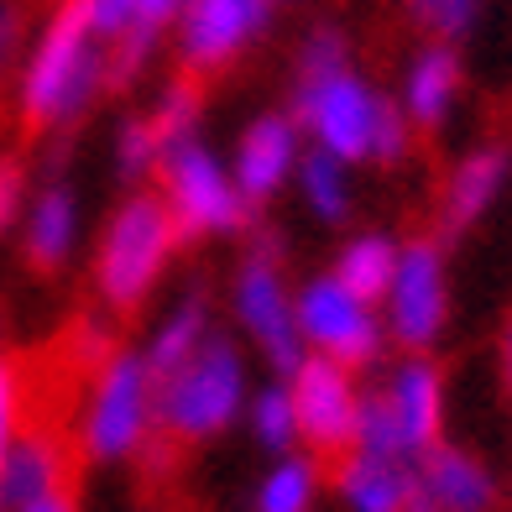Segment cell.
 <instances>
[{"mask_svg":"<svg viewBox=\"0 0 512 512\" xmlns=\"http://www.w3.org/2000/svg\"><path fill=\"white\" fill-rule=\"evenodd\" d=\"M110 89V48L89 37L74 0L42 21L16 63V115L32 131H68Z\"/></svg>","mask_w":512,"mask_h":512,"instance_id":"1","label":"cell"},{"mask_svg":"<svg viewBox=\"0 0 512 512\" xmlns=\"http://www.w3.org/2000/svg\"><path fill=\"white\" fill-rule=\"evenodd\" d=\"M246 398H251V351L215 324L189 361H178L157 377V434L168 445L204 450L230 429H241Z\"/></svg>","mask_w":512,"mask_h":512,"instance_id":"2","label":"cell"},{"mask_svg":"<svg viewBox=\"0 0 512 512\" xmlns=\"http://www.w3.org/2000/svg\"><path fill=\"white\" fill-rule=\"evenodd\" d=\"M157 371L142 345H110L89 366L74 413V455L89 465H131L157 445Z\"/></svg>","mask_w":512,"mask_h":512,"instance_id":"3","label":"cell"},{"mask_svg":"<svg viewBox=\"0 0 512 512\" xmlns=\"http://www.w3.org/2000/svg\"><path fill=\"white\" fill-rule=\"evenodd\" d=\"M178 230L157 189H126L121 204L105 215L95 251H89V288L110 314H136L162 288L168 267L178 262Z\"/></svg>","mask_w":512,"mask_h":512,"instance_id":"4","label":"cell"},{"mask_svg":"<svg viewBox=\"0 0 512 512\" xmlns=\"http://www.w3.org/2000/svg\"><path fill=\"white\" fill-rule=\"evenodd\" d=\"M157 199L168 204V220L178 230V241H225L251 230V204L236 189V173H230L225 152L209 142L204 131L168 142L157 157Z\"/></svg>","mask_w":512,"mask_h":512,"instance_id":"5","label":"cell"},{"mask_svg":"<svg viewBox=\"0 0 512 512\" xmlns=\"http://www.w3.org/2000/svg\"><path fill=\"white\" fill-rule=\"evenodd\" d=\"M225 309L230 324H236V340L272 377H283L304 356V340H298V324H293V283L283 267V241L272 230H251V246L230 272Z\"/></svg>","mask_w":512,"mask_h":512,"instance_id":"6","label":"cell"},{"mask_svg":"<svg viewBox=\"0 0 512 512\" xmlns=\"http://www.w3.org/2000/svg\"><path fill=\"white\" fill-rule=\"evenodd\" d=\"M387 95L371 84L356 63L324 68V74H293V105L288 115L304 131L314 152H330L340 162L361 168L371 152V131H377Z\"/></svg>","mask_w":512,"mask_h":512,"instance_id":"7","label":"cell"},{"mask_svg":"<svg viewBox=\"0 0 512 512\" xmlns=\"http://www.w3.org/2000/svg\"><path fill=\"white\" fill-rule=\"evenodd\" d=\"M387 345L398 351H424L434 356V345L445 340L450 314H455V288H450V251L439 236H413L398 246V267L392 283L377 298Z\"/></svg>","mask_w":512,"mask_h":512,"instance_id":"8","label":"cell"},{"mask_svg":"<svg viewBox=\"0 0 512 512\" xmlns=\"http://www.w3.org/2000/svg\"><path fill=\"white\" fill-rule=\"evenodd\" d=\"M293 324L309 356H330L351 371H366L387 356V330L377 304L356 298L330 267L309 272L293 288Z\"/></svg>","mask_w":512,"mask_h":512,"instance_id":"9","label":"cell"},{"mask_svg":"<svg viewBox=\"0 0 512 512\" xmlns=\"http://www.w3.org/2000/svg\"><path fill=\"white\" fill-rule=\"evenodd\" d=\"M283 382L298 413V450H309L319 460L351 450V429L361 408V371L304 351L283 371Z\"/></svg>","mask_w":512,"mask_h":512,"instance_id":"10","label":"cell"},{"mask_svg":"<svg viewBox=\"0 0 512 512\" xmlns=\"http://www.w3.org/2000/svg\"><path fill=\"white\" fill-rule=\"evenodd\" d=\"M272 21L267 0H189L173 21V58L189 79H209L262 42Z\"/></svg>","mask_w":512,"mask_h":512,"instance_id":"11","label":"cell"},{"mask_svg":"<svg viewBox=\"0 0 512 512\" xmlns=\"http://www.w3.org/2000/svg\"><path fill=\"white\" fill-rule=\"evenodd\" d=\"M304 131L288 110H256L251 121L236 131V147L225 152L230 173H236V189L246 194L251 209H262L272 199H283L293 189L298 157H304Z\"/></svg>","mask_w":512,"mask_h":512,"instance_id":"12","label":"cell"},{"mask_svg":"<svg viewBox=\"0 0 512 512\" xmlns=\"http://www.w3.org/2000/svg\"><path fill=\"white\" fill-rule=\"evenodd\" d=\"M377 398L392 418V429L403 439V455L418 460L429 445L445 439V413H450V392H445V371L424 351H403L382 371Z\"/></svg>","mask_w":512,"mask_h":512,"instance_id":"13","label":"cell"},{"mask_svg":"<svg viewBox=\"0 0 512 512\" xmlns=\"http://www.w3.org/2000/svg\"><path fill=\"white\" fill-rule=\"evenodd\" d=\"M84 241V199L68 178H42L32 183V199L16 220V246L21 262L32 272L53 277L74 262V251Z\"/></svg>","mask_w":512,"mask_h":512,"instance_id":"14","label":"cell"},{"mask_svg":"<svg viewBox=\"0 0 512 512\" xmlns=\"http://www.w3.org/2000/svg\"><path fill=\"white\" fill-rule=\"evenodd\" d=\"M507 183H512V147L507 142L465 147L450 162L445 183H439V230H445V236H465V230H476L502 204Z\"/></svg>","mask_w":512,"mask_h":512,"instance_id":"15","label":"cell"},{"mask_svg":"<svg viewBox=\"0 0 512 512\" xmlns=\"http://www.w3.org/2000/svg\"><path fill=\"white\" fill-rule=\"evenodd\" d=\"M413 486L429 512H497L502 507V481L476 450L439 439L413 460Z\"/></svg>","mask_w":512,"mask_h":512,"instance_id":"16","label":"cell"},{"mask_svg":"<svg viewBox=\"0 0 512 512\" xmlns=\"http://www.w3.org/2000/svg\"><path fill=\"white\" fill-rule=\"evenodd\" d=\"M465 95V63L455 42H424L408 63H403V79H398V110L408 115L413 131H439L450 126V115Z\"/></svg>","mask_w":512,"mask_h":512,"instance_id":"17","label":"cell"},{"mask_svg":"<svg viewBox=\"0 0 512 512\" xmlns=\"http://www.w3.org/2000/svg\"><path fill=\"white\" fill-rule=\"evenodd\" d=\"M74 471V450L53 429H21L0 455V512H16L48 492H63Z\"/></svg>","mask_w":512,"mask_h":512,"instance_id":"18","label":"cell"},{"mask_svg":"<svg viewBox=\"0 0 512 512\" xmlns=\"http://www.w3.org/2000/svg\"><path fill=\"white\" fill-rule=\"evenodd\" d=\"M335 497L345 512H408L418 502L413 486V460H392V455H366V450H345L335 455Z\"/></svg>","mask_w":512,"mask_h":512,"instance_id":"19","label":"cell"},{"mask_svg":"<svg viewBox=\"0 0 512 512\" xmlns=\"http://www.w3.org/2000/svg\"><path fill=\"white\" fill-rule=\"evenodd\" d=\"M324 497V460L309 450H283L262 465V476L251 481V512H314Z\"/></svg>","mask_w":512,"mask_h":512,"instance_id":"20","label":"cell"},{"mask_svg":"<svg viewBox=\"0 0 512 512\" xmlns=\"http://www.w3.org/2000/svg\"><path fill=\"white\" fill-rule=\"evenodd\" d=\"M293 194L298 204H304V215L314 225H345L356 215V168L351 162H340L330 152H314L304 147V157H298V173H293Z\"/></svg>","mask_w":512,"mask_h":512,"instance_id":"21","label":"cell"},{"mask_svg":"<svg viewBox=\"0 0 512 512\" xmlns=\"http://www.w3.org/2000/svg\"><path fill=\"white\" fill-rule=\"evenodd\" d=\"M209 330H215V309H209V293H204V288H189V293H178L173 304L157 314V324H152L147 340H142V356H147V366L162 377L168 366L189 361L199 345H204Z\"/></svg>","mask_w":512,"mask_h":512,"instance_id":"22","label":"cell"},{"mask_svg":"<svg viewBox=\"0 0 512 512\" xmlns=\"http://www.w3.org/2000/svg\"><path fill=\"white\" fill-rule=\"evenodd\" d=\"M398 246H403V241L392 236V230H351V236L335 246L330 272H335L356 298L377 304V298L387 293V283H392V267H398Z\"/></svg>","mask_w":512,"mask_h":512,"instance_id":"23","label":"cell"},{"mask_svg":"<svg viewBox=\"0 0 512 512\" xmlns=\"http://www.w3.org/2000/svg\"><path fill=\"white\" fill-rule=\"evenodd\" d=\"M241 429L251 434V445H256V450H267V455L298 450V413H293V398H288V382H283V377L251 382V398H246V413H241Z\"/></svg>","mask_w":512,"mask_h":512,"instance_id":"24","label":"cell"},{"mask_svg":"<svg viewBox=\"0 0 512 512\" xmlns=\"http://www.w3.org/2000/svg\"><path fill=\"white\" fill-rule=\"evenodd\" d=\"M189 6V0H136V21L131 32L110 48V84H131L142 68L152 63L157 42L168 37V27L178 21V11Z\"/></svg>","mask_w":512,"mask_h":512,"instance_id":"25","label":"cell"},{"mask_svg":"<svg viewBox=\"0 0 512 512\" xmlns=\"http://www.w3.org/2000/svg\"><path fill=\"white\" fill-rule=\"evenodd\" d=\"M157 157H162V142H157L147 115H121V121H115V136H110L115 178H121L126 189H142V183H152V173H157Z\"/></svg>","mask_w":512,"mask_h":512,"instance_id":"26","label":"cell"},{"mask_svg":"<svg viewBox=\"0 0 512 512\" xmlns=\"http://www.w3.org/2000/svg\"><path fill=\"white\" fill-rule=\"evenodd\" d=\"M147 121L157 131V142L168 147V142H183V136H194L204 126V95H199V79H173V84H162V95L152 100L147 110Z\"/></svg>","mask_w":512,"mask_h":512,"instance_id":"27","label":"cell"},{"mask_svg":"<svg viewBox=\"0 0 512 512\" xmlns=\"http://www.w3.org/2000/svg\"><path fill=\"white\" fill-rule=\"evenodd\" d=\"M403 6L434 42H465L481 21V0H403Z\"/></svg>","mask_w":512,"mask_h":512,"instance_id":"28","label":"cell"},{"mask_svg":"<svg viewBox=\"0 0 512 512\" xmlns=\"http://www.w3.org/2000/svg\"><path fill=\"white\" fill-rule=\"evenodd\" d=\"M413 142H418V131L408 126V115L398 110V100L387 95V105L377 115V131H371L366 162H371V168H403V162L413 157Z\"/></svg>","mask_w":512,"mask_h":512,"instance_id":"29","label":"cell"},{"mask_svg":"<svg viewBox=\"0 0 512 512\" xmlns=\"http://www.w3.org/2000/svg\"><path fill=\"white\" fill-rule=\"evenodd\" d=\"M351 63V37L340 27H314L293 53V74H324V68H340Z\"/></svg>","mask_w":512,"mask_h":512,"instance_id":"30","label":"cell"},{"mask_svg":"<svg viewBox=\"0 0 512 512\" xmlns=\"http://www.w3.org/2000/svg\"><path fill=\"white\" fill-rule=\"evenodd\" d=\"M21 429H27V371L11 356H0V455Z\"/></svg>","mask_w":512,"mask_h":512,"instance_id":"31","label":"cell"},{"mask_svg":"<svg viewBox=\"0 0 512 512\" xmlns=\"http://www.w3.org/2000/svg\"><path fill=\"white\" fill-rule=\"evenodd\" d=\"M27 199H32L27 162L11 157V152H0V241L16 236V220H21V209H27Z\"/></svg>","mask_w":512,"mask_h":512,"instance_id":"32","label":"cell"},{"mask_svg":"<svg viewBox=\"0 0 512 512\" xmlns=\"http://www.w3.org/2000/svg\"><path fill=\"white\" fill-rule=\"evenodd\" d=\"M79 16H84V27L95 42H105V48H115L126 32H131V21H136V0H74Z\"/></svg>","mask_w":512,"mask_h":512,"instance_id":"33","label":"cell"},{"mask_svg":"<svg viewBox=\"0 0 512 512\" xmlns=\"http://www.w3.org/2000/svg\"><path fill=\"white\" fill-rule=\"evenodd\" d=\"M27 53V21H21L16 0H0V74H11Z\"/></svg>","mask_w":512,"mask_h":512,"instance_id":"34","label":"cell"},{"mask_svg":"<svg viewBox=\"0 0 512 512\" xmlns=\"http://www.w3.org/2000/svg\"><path fill=\"white\" fill-rule=\"evenodd\" d=\"M16 512H84V507H79V497H74V492H68V486H63V492H48V497H37V502L16 507Z\"/></svg>","mask_w":512,"mask_h":512,"instance_id":"35","label":"cell"},{"mask_svg":"<svg viewBox=\"0 0 512 512\" xmlns=\"http://www.w3.org/2000/svg\"><path fill=\"white\" fill-rule=\"evenodd\" d=\"M497 371H502V392L512 398V314H507L502 335H497Z\"/></svg>","mask_w":512,"mask_h":512,"instance_id":"36","label":"cell"},{"mask_svg":"<svg viewBox=\"0 0 512 512\" xmlns=\"http://www.w3.org/2000/svg\"><path fill=\"white\" fill-rule=\"evenodd\" d=\"M0 356H6V319H0Z\"/></svg>","mask_w":512,"mask_h":512,"instance_id":"37","label":"cell"},{"mask_svg":"<svg viewBox=\"0 0 512 512\" xmlns=\"http://www.w3.org/2000/svg\"><path fill=\"white\" fill-rule=\"evenodd\" d=\"M408 512H429V507H424V502H413V507H408Z\"/></svg>","mask_w":512,"mask_h":512,"instance_id":"38","label":"cell"},{"mask_svg":"<svg viewBox=\"0 0 512 512\" xmlns=\"http://www.w3.org/2000/svg\"><path fill=\"white\" fill-rule=\"evenodd\" d=\"M267 6H283V0H267Z\"/></svg>","mask_w":512,"mask_h":512,"instance_id":"39","label":"cell"}]
</instances>
